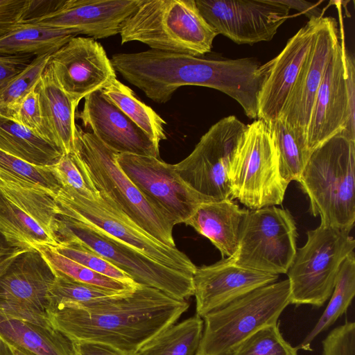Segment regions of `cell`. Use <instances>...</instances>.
<instances>
[{"label": "cell", "instance_id": "cell-37", "mask_svg": "<svg viewBox=\"0 0 355 355\" xmlns=\"http://www.w3.org/2000/svg\"><path fill=\"white\" fill-rule=\"evenodd\" d=\"M230 355H297V348L283 338L275 323L250 335Z\"/></svg>", "mask_w": 355, "mask_h": 355}, {"label": "cell", "instance_id": "cell-38", "mask_svg": "<svg viewBox=\"0 0 355 355\" xmlns=\"http://www.w3.org/2000/svg\"><path fill=\"white\" fill-rule=\"evenodd\" d=\"M52 248L59 254L103 275L121 282L135 284L128 275L76 241H63Z\"/></svg>", "mask_w": 355, "mask_h": 355}, {"label": "cell", "instance_id": "cell-41", "mask_svg": "<svg viewBox=\"0 0 355 355\" xmlns=\"http://www.w3.org/2000/svg\"><path fill=\"white\" fill-rule=\"evenodd\" d=\"M37 1L0 0V36L29 19Z\"/></svg>", "mask_w": 355, "mask_h": 355}, {"label": "cell", "instance_id": "cell-20", "mask_svg": "<svg viewBox=\"0 0 355 355\" xmlns=\"http://www.w3.org/2000/svg\"><path fill=\"white\" fill-rule=\"evenodd\" d=\"M320 18L309 20L276 57L261 65L263 79L258 94L257 119L268 123L279 118Z\"/></svg>", "mask_w": 355, "mask_h": 355}, {"label": "cell", "instance_id": "cell-32", "mask_svg": "<svg viewBox=\"0 0 355 355\" xmlns=\"http://www.w3.org/2000/svg\"><path fill=\"white\" fill-rule=\"evenodd\" d=\"M267 124L278 154L283 178L289 183L299 182L311 154L305 141L279 119Z\"/></svg>", "mask_w": 355, "mask_h": 355}, {"label": "cell", "instance_id": "cell-19", "mask_svg": "<svg viewBox=\"0 0 355 355\" xmlns=\"http://www.w3.org/2000/svg\"><path fill=\"white\" fill-rule=\"evenodd\" d=\"M140 0H60L41 15L27 21L69 29L78 35L104 39L120 33Z\"/></svg>", "mask_w": 355, "mask_h": 355}, {"label": "cell", "instance_id": "cell-3", "mask_svg": "<svg viewBox=\"0 0 355 355\" xmlns=\"http://www.w3.org/2000/svg\"><path fill=\"white\" fill-rule=\"evenodd\" d=\"M355 140L343 133L315 149L299 183L320 223L350 231L355 220Z\"/></svg>", "mask_w": 355, "mask_h": 355}, {"label": "cell", "instance_id": "cell-43", "mask_svg": "<svg viewBox=\"0 0 355 355\" xmlns=\"http://www.w3.org/2000/svg\"><path fill=\"white\" fill-rule=\"evenodd\" d=\"M354 58L347 51L345 55L346 89L348 119L345 129L342 132L355 140V64Z\"/></svg>", "mask_w": 355, "mask_h": 355}, {"label": "cell", "instance_id": "cell-42", "mask_svg": "<svg viewBox=\"0 0 355 355\" xmlns=\"http://www.w3.org/2000/svg\"><path fill=\"white\" fill-rule=\"evenodd\" d=\"M323 355H355V322L332 329L322 341Z\"/></svg>", "mask_w": 355, "mask_h": 355}, {"label": "cell", "instance_id": "cell-12", "mask_svg": "<svg viewBox=\"0 0 355 355\" xmlns=\"http://www.w3.org/2000/svg\"><path fill=\"white\" fill-rule=\"evenodd\" d=\"M297 235L295 222L288 210L276 206L248 209L236 252L230 258L253 270L286 274L296 254Z\"/></svg>", "mask_w": 355, "mask_h": 355}, {"label": "cell", "instance_id": "cell-34", "mask_svg": "<svg viewBox=\"0 0 355 355\" xmlns=\"http://www.w3.org/2000/svg\"><path fill=\"white\" fill-rule=\"evenodd\" d=\"M55 273V279L49 294V308L58 304L83 305L126 292H115L102 289L76 282L62 275Z\"/></svg>", "mask_w": 355, "mask_h": 355}, {"label": "cell", "instance_id": "cell-33", "mask_svg": "<svg viewBox=\"0 0 355 355\" xmlns=\"http://www.w3.org/2000/svg\"><path fill=\"white\" fill-rule=\"evenodd\" d=\"M55 272L76 282L115 292L132 290L138 284L121 282L100 273L59 254L50 247L38 250Z\"/></svg>", "mask_w": 355, "mask_h": 355}, {"label": "cell", "instance_id": "cell-16", "mask_svg": "<svg viewBox=\"0 0 355 355\" xmlns=\"http://www.w3.org/2000/svg\"><path fill=\"white\" fill-rule=\"evenodd\" d=\"M204 19L217 34L238 44L271 40L290 9L279 0H195Z\"/></svg>", "mask_w": 355, "mask_h": 355}, {"label": "cell", "instance_id": "cell-44", "mask_svg": "<svg viewBox=\"0 0 355 355\" xmlns=\"http://www.w3.org/2000/svg\"><path fill=\"white\" fill-rule=\"evenodd\" d=\"M34 58L31 55H0V88L24 69Z\"/></svg>", "mask_w": 355, "mask_h": 355}, {"label": "cell", "instance_id": "cell-45", "mask_svg": "<svg viewBox=\"0 0 355 355\" xmlns=\"http://www.w3.org/2000/svg\"><path fill=\"white\" fill-rule=\"evenodd\" d=\"M73 355H130L110 345L87 342L71 341Z\"/></svg>", "mask_w": 355, "mask_h": 355}, {"label": "cell", "instance_id": "cell-11", "mask_svg": "<svg viewBox=\"0 0 355 355\" xmlns=\"http://www.w3.org/2000/svg\"><path fill=\"white\" fill-rule=\"evenodd\" d=\"M54 200L58 215L89 225L170 268L194 275L197 267L186 254L153 238L101 195L87 199L62 186Z\"/></svg>", "mask_w": 355, "mask_h": 355}, {"label": "cell", "instance_id": "cell-17", "mask_svg": "<svg viewBox=\"0 0 355 355\" xmlns=\"http://www.w3.org/2000/svg\"><path fill=\"white\" fill-rule=\"evenodd\" d=\"M49 63L62 89L77 103L116 78L103 46L91 37H71L51 55Z\"/></svg>", "mask_w": 355, "mask_h": 355}, {"label": "cell", "instance_id": "cell-13", "mask_svg": "<svg viewBox=\"0 0 355 355\" xmlns=\"http://www.w3.org/2000/svg\"><path fill=\"white\" fill-rule=\"evenodd\" d=\"M246 130L235 116L212 125L183 160L174 164L180 178L209 201L231 198L230 164Z\"/></svg>", "mask_w": 355, "mask_h": 355}, {"label": "cell", "instance_id": "cell-7", "mask_svg": "<svg viewBox=\"0 0 355 355\" xmlns=\"http://www.w3.org/2000/svg\"><path fill=\"white\" fill-rule=\"evenodd\" d=\"M58 227L53 196L0 171V234L8 245L25 250L57 247Z\"/></svg>", "mask_w": 355, "mask_h": 355}, {"label": "cell", "instance_id": "cell-18", "mask_svg": "<svg viewBox=\"0 0 355 355\" xmlns=\"http://www.w3.org/2000/svg\"><path fill=\"white\" fill-rule=\"evenodd\" d=\"M338 33L335 18L322 17L319 19L310 49L279 118L305 142L317 92L327 65L340 42Z\"/></svg>", "mask_w": 355, "mask_h": 355}, {"label": "cell", "instance_id": "cell-49", "mask_svg": "<svg viewBox=\"0 0 355 355\" xmlns=\"http://www.w3.org/2000/svg\"><path fill=\"white\" fill-rule=\"evenodd\" d=\"M14 348V347H13ZM16 355H33L22 349L14 348Z\"/></svg>", "mask_w": 355, "mask_h": 355}, {"label": "cell", "instance_id": "cell-39", "mask_svg": "<svg viewBox=\"0 0 355 355\" xmlns=\"http://www.w3.org/2000/svg\"><path fill=\"white\" fill-rule=\"evenodd\" d=\"M51 54L35 57L19 73L0 88V112L27 93L38 81Z\"/></svg>", "mask_w": 355, "mask_h": 355}, {"label": "cell", "instance_id": "cell-5", "mask_svg": "<svg viewBox=\"0 0 355 355\" xmlns=\"http://www.w3.org/2000/svg\"><path fill=\"white\" fill-rule=\"evenodd\" d=\"M100 195L160 243L176 248L174 225L140 192L116 161V152L76 124L75 150Z\"/></svg>", "mask_w": 355, "mask_h": 355}, {"label": "cell", "instance_id": "cell-46", "mask_svg": "<svg viewBox=\"0 0 355 355\" xmlns=\"http://www.w3.org/2000/svg\"><path fill=\"white\" fill-rule=\"evenodd\" d=\"M289 9H295L305 15L309 20L317 19L322 16V10L317 3L303 0H279Z\"/></svg>", "mask_w": 355, "mask_h": 355}, {"label": "cell", "instance_id": "cell-14", "mask_svg": "<svg viewBox=\"0 0 355 355\" xmlns=\"http://www.w3.org/2000/svg\"><path fill=\"white\" fill-rule=\"evenodd\" d=\"M55 279L38 250L20 251L0 275V318L50 326L47 311Z\"/></svg>", "mask_w": 355, "mask_h": 355}, {"label": "cell", "instance_id": "cell-21", "mask_svg": "<svg viewBox=\"0 0 355 355\" xmlns=\"http://www.w3.org/2000/svg\"><path fill=\"white\" fill-rule=\"evenodd\" d=\"M278 276L242 267L232 258L197 267L193 275L196 315L202 318L258 288L277 282Z\"/></svg>", "mask_w": 355, "mask_h": 355}, {"label": "cell", "instance_id": "cell-25", "mask_svg": "<svg viewBox=\"0 0 355 355\" xmlns=\"http://www.w3.org/2000/svg\"><path fill=\"white\" fill-rule=\"evenodd\" d=\"M247 211L232 198L204 202L184 224L207 238L223 258H230L236 252L241 226Z\"/></svg>", "mask_w": 355, "mask_h": 355}, {"label": "cell", "instance_id": "cell-26", "mask_svg": "<svg viewBox=\"0 0 355 355\" xmlns=\"http://www.w3.org/2000/svg\"><path fill=\"white\" fill-rule=\"evenodd\" d=\"M0 336L33 355H73L71 341L51 325L0 318Z\"/></svg>", "mask_w": 355, "mask_h": 355}, {"label": "cell", "instance_id": "cell-9", "mask_svg": "<svg viewBox=\"0 0 355 355\" xmlns=\"http://www.w3.org/2000/svg\"><path fill=\"white\" fill-rule=\"evenodd\" d=\"M287 275L290 304L322 306L331 297L340 268L355 247L350 231L320 224L306 232Z\"/></svg>", "mask_w": 355, "mask_h": 355}, {"label": "cell", "instance_id": "cell-1", "mask_svg": "<svg viewBox=\"0 0 355 355\" xmlns=\"http://www.w3.org/2000/svg\"><path fill=\"white\" fill-rule=\"evenodd\" d=\"M189 307L187 300L137 284L131 291L86 304L51 306L47 319L71 341L104 344L134 355L176 323Z\"/></svg>", "mask_w": 355, "mask_h": 355}, {"label": "cell", "instance_id": "cell-48", "mask_svg": "<svg viewBox=\"0 0 355 355\" xmlns=\"http://www.w3.org/2000/svg\"><path fill=\"white\" fill-rule=\"evenodd\" d=\"M0 355H16L14 348L0 336Z\"/></svg>", "mask_w": 355, "mask_h": 355}, {"label": "cell", "instance_id": "cell-47", "mask_svg": "<svg viewBox=\"0 0 355 355\" xmlns=\"http://www.w3.org/2000/svg\"><path fill=\"white\" fill-rule=\"evenodd\" d=\"M21 250L8 245L3 237L0 234V275L13 259Z\"/></svg>", "mask_w": 355, "mask_h": 355}, {"label": "cell", "instance_id": "cell-28", "mask_svg": "<svg viewBox=\"0 0 355 355\" xmlns=\"http://www.w3.org/2000/svg\"><path fill=\"white\" fill-rule=\"evenodd\" d=\"M0 149L39 166H53L63 155L55 144L35 135L1 112Z\"/></svg>", "mask_w": 355, "mask_h": 355}, {"label": "cell", "instance_id": "cell-35", "mask_svg": "<svg viewBox=\"0 0 355 355\" xmlns=\"http://www.w3.org/2000/svg\"><path fill=\"white\" fill-rule=\"evenodd\" d=\"M0 171L40 186L53 197L62 187L52 166L33 165L1 149Z\"/></svg>", "mask_w": 355, "mask_h": 355}, {"label": "cell", "instance_id": "cell-36", "mask_svg": "<svg viewBox=\"0 0 355 355\" xmlns=\"http://www.w3.org/2000/svg\"><path fill=\"white\" fill-rule=\"evenodd\" d=\"M52 167L61 186L72 189L87 199L96 200L100 196L89 171L76 152L63 154Z\"/></svg>", "mask_w": 355, "mask_h": 355}, {"label": "cell", "instance_id": "cell-10", "mask_svg": "<svg viewBox=\"0 0 355 355\" xmlns=\"http://www.w3.org/2000/svg\"><path fill=\"white\" fill-rule=\"evenodd\" d=\"M57 236L59 245L63 241H76L128 275L138 284L157 288L179 300H187L194 294L193 276L162 265L89 225L58 215Z\"/></svg>", "mask_w": 355, "mask_h": 355}, {"label": "cell", "instance_id": "cell-24", "mask_svg": "<svg viewBox=\"0 0 355 355\" xmlns=\"http://www.w3.org/2000/svg\"><path fill=\"white\" fill-rule=\"evenodd\" d=\"M36 89L47 140L60 148L63 154L73 153L76 110L78 103L62 89L49 63L38 80Z\"/></svg>", "mask_w": 355, "mask_h": 355}, {"label": "cell", "instance_id": "cell-15", "mask_svg": "<svg viewBox=\"0 0 355 355\" xmlns=\"http://www.w3.org/2000/svg\"><path fill=\"white\" fill-rule=\"evenodd\" d=\"M116 161L145 198L174 226L185 223L206 198L178 175L174 164L159 158L116 153Z\"/></svg>", "mask_w": 355, "mask_h": 355}, {"label": "cell", "instance_id": "cell-6", "mask_svg": "<svg viewBox=\"0 0 355 355\" xmlns=\"http://www.w3.org/2000/svg\"><path fill=\"white\" fill-rule=\"evenodd\" d=\"M288 279L258 288L228 305L205 315L196 355H230L248 337L277 323L290 304Z\"/></svg>", "mask_w": 355, "mask_h": 355}, {"label": "cell", "instance_id": "cell-2", "mask_svg": "<svg viewBox=\"0 0 355 355\" xmlns=\"http://www.w3.org/2000/svg\"><path fill=\"white\" fill-rule=\"evenodd\" d=\"M110 60L116 71L155 103L168 101L180 87L196 85L228 95L247 116L257 112L263 77L261 64L254 58L205 59L149 49L115 53Z\"/></svg>", "mask_w": 355, "mask_h": 355}, {"label": "cell", "instance_id": "cell-29", "mask_svg": "<svg viewBox=\"0 0 355 355\" xmlns=\"http://www.w3.org/2000/svg\"><path fill=\"white\" fill-rule=\"evenodd\" d=\"M204 322L196 314L170 326L134 355H196Z\"/></svg>", "mask_w": 355, "mask_h": 355}, {"label": "cell", "instance_id": "cell-31", "mask_svg": "<svg viewBox=\"0 0 355 355\" xmlns=\"http://www.w3.org/2000/svg\"><path fill=\"white\" fill-rule=\"evenodd\" d=\"M355 295V256L352 252L343 261L329 302L313 329L297 349H310V345L320 333L329 329L346 312Z\"/></svg>", "mask_w": 355, "mask_h": 355}, {"label": "cell", "instance_id": "cell-8", "mask_svg": "<svg viewBox=\"0 0 355 355\" xmlns=\"http://www.w3.org/2000/svg\"><path fill=\"white\" fill-rule=\"evenodd\" d=\"M231 198L250 209L281 205L289 182L280 172L268 124L257 119L246 125L229 170Z\"/></svg>", "mask_w": 355, "mask_h": 355}, {"label": "cell", "instance_id": "cell-30", "mask_svg": "<svg viewBox=\"0 0 355 355\" xmlns=\"http://www.w3.org/2000/svg\"><path fill=\"white\" fill-rule=\"evenodd\" d=\"M103 94L155 142L166 139V122L153 108L141 101L127 85L116 78L101 90Z\"/></svg>", "mask_w": 355, "mask_h": 355}, {"label": "cell", "instance_id": "cell-22", "mask_svg": "<svg viewBox=\"0 0 355 355\" xmlns=\"http://www.w3.org/2000/svg\"><path fill=\"white\" fill-rule=\"evenodd\" d=\"M332 54L317 92L306 136L311 153L346 128L348 119L345 55L342 37Z\"/></svg>", "mask_w": 355, "mask_h": 355}, {"label": "cell", "instance_id": "cell-23", "mask_svg": "<svg viewBox=\"0 0 355 355\" xmlns=\"http://www.w3.org/2000/svg\"><path fill=\"white\" fill-rule=\"evenodd\" d=\"M77 116L85 128L117 153L159 158V144L110 101L101 90L85 98L83 108Z\"/></svg>", "mask_w": 355, "mask_h": 355}, {"label": "cell", "instance_id": "cell-4", "mask_svg": "<svg viewBox=\"0 0 355 355\" xmlns=\"http://www.w3.org/2000/svg\"><path fill=\"white\" fill-rule=\"evenodd\" d=\"M119 34L122 44L137 41L150 49L196 57L210 52L218 35L195 0H140Z\"/></svg>", "mask_w": 355, "mask_h": 355}, {"label": "cell", "instance_id": "cell-40", "mask_svg": "<svg viewBox=\"0 0 355 355\" xmlns=\"http://www.w3.org/2000/svg\"><path fill=\"white\" fill-rule=\"evenodd\" d=\"M37 84V82L27 93L9 104L1 112L47 140L42 125Z\"/></svg>", "mask_w": 355, "mask_h": 355}, {"label": "cell", "instance_id": "cell-27", "mask_svg": "<svg viewBox=\"0 0 355 355\" xmlns=\"http://www.w3.org/2000/svg\"><path fill=\"white\" fill-rule=\"evenodd\" d=\"M73 31L44 26L27 20L0 36V55L53 54L71 37Z\"/></svg>", "mask_w": 355, "mask_h": 355}]
</instances>
